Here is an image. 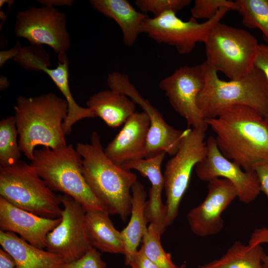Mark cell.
<instances>
[{"label":"cell","mask_w":268,"mask_h":268,"mask_svg":"<svg viewBox=\"0 0 268 268\" xmlns=\"http://www.w3.org/2000/svg\"><path fill=\"white\" fill-rule=\"evenodd\" d=\"M89 2L95 10L117 23L127 46H133L143 33V24L149 16L137 11L127 0H91Z\"/></svg>","instance_id":"cell-21"},{"label":"cell","mask_w":268,"mask_h":268,"mask_svg":"<svg viewBox=\"0 0 268 268\" xmlns=\"http://www.w3.org/2000/svg\"><path fill=\"white\" fill-rule=\"evenodd\" d=\"M147 195L143 185L136 181L132 188V208L130 221L121 231L125 248V262L129 265L147 230L145 213Z\"/></svg>","instance_id":"cell-23"},{"label":"cell","mask_w":268,"mask_h":268,"mask_svg":"<svg viewBox=\"0 0 268 268\" xmlns=\"http://www.w3.org/2000/svg\"><path fill=\"white\" fill-rule=\"evenodd\" d=\"M180 268H187L186 263L184 262L180 266Z\"/></svg>","instance_id":"cell-41"},{"label":"cell","mask_w":268,"mask_h":268,"mask_svg":"<svg viewBox=\"0 0 268 268\" xmlns=\"http://www.w3.org/2000/svg\"><path fill=\"white\" fill-rule=\"evenodd\" d=\"M204 44L205 63L231 80L246 76L255 67L259 44L247 31L220 21L211 29Z\"/></svg>","instance_id":"cell-7"},{"label":"cell","mask_w":268,"mask_h":268,"mask_svg":"<svg viewBox=\"0 0 268 268\" xmlns=\"http://www.w3.org/2000/svg\"><path fill=\"white\" fill-rule=\"evenodd\" d=\"M30 164L52 191L72 197L85 211H106L86 183L82 172V157L71 144L55 149H35Z\"/></svg>","instance_id":"cell-5"},{"label":"cell","mask_w":268,"mask_h":268,"mask_svg":"<svg viewBox=\"0 0 268 268\" xmlns=\"http://www.w3.org/2000/svg\"><path fill=\"white\" fill-rule=\"evenodd\" d=\"M76 149L82 157L83 175L93 194L110 215L118 214L126 222L136 175L107 157L96 132L91 134L90 143L77 142Z\"/></svg>","instance_id":"cell-2"},{"label":"cell","mask_w":268,"mask_h":268,"mask_svg":"<svg viewBox=\"0 0 268 268\" xmlns=\"http://www.w3.org/2000/svg\"><path fill=\"white\" fill-rule=\"evenodd\" d=\"M254 171L258 177L261 191L265 193L268 199V162L257 166Z\"/></svg>","instance_id":"cell-35"},{"label":"cell","mask_w":268,"mask_h":268,"mask_svg":"<svg viewBox=\"0 0 268 268\" xmlns=\"http://www.w3.org/2000/svg\"><path fill=\"white\" fill-rule=\"evenodd\" d=\"M38 1L42 5L54 6H71L73 3V0H41Z\"/></svg>","instance_id":"cell-38"},{"label":"cell","mask_w":268,"mask_h":268,"mask_svg":"<svg viewBox=\"0 0 268 268\" xmlns=\"http://www.w3.org/2000/svg\"><path fill=\"white\" fill-rule=\"evenodd\" d=\"M87 108L95 117L101 119L111 128L124 125L135 112V104L126 95L111 89L98 92L86 102Z\"/></svg>","instance_id":"cell-22"},{"label":"cell","mask_w":268,"mask_h":268,"mask_svg":"<svg viewBox=\"0 0 268 268\" xmlns=\"http://www.w3.org/2000/svg\"><path fill=\"white\" fill-rule=\"evenodd\" d=\"M166 153L162 152L154 156L128 162L122 165L124 168L137 171L148 178L151 187L146 201L145 213L148 222L156 225L163 234L165 225V204L162 202V193L164 189V177L161 165Z\"/></svg>","instance_id":"cell-19"},{"label":"cell","mask_w":268,"mask_h":268,"mask_svg":"<svg viewBox=\"0 0 268 268\" xmlns=\"http://www.w3.org/2000/svg\"><path fill=\"white\" fill-rule=\"evenodd\" d=\"M109 215L105 210L86 211L85 223L89 239L93 247L102 252L124 255L121 231L115 228Z\"/></svg>","instance_id":"cell-24"},{"label":"cell","mask_w":268,"mask_h":268,"mask_svg":"<svg viewBox=\"0 0 268 268\" xmlns=\"http://www.w3.org/2000/svg\"><path fill=\"white\" fill-rule=\"evenodd\" d=\"M265 254L261 245H245L236 241L221 257L199 268H264Z\"/></svg>","instance_id":"cell-25"},{"label":"cell","mask_w":268,"mask_h":268,"mask_svg":"<svg viewBox=\"0 0 268 268\" xmlns=\"http://www.w3.org/2000/svg\"><path fill=\"white\" fill-rule=\"evenodd\" d=\"M161 235L158 227L150 223L143 237L140 248L146 257L159 268H180L173 262L171 254L164 250L160 242Z\"/></svg>","instance_id":"cell-28"},{"label":"cell","mask_w":268,"mask_h":268,"mask_svg":"<svg viewBox=\"0 0 268 268\" xmlns=\"http://www.w3.org/2000/svg\"><path fill=\"white\" fill-rule=\"evenodd\" d=\"M205 132L191 128L182 140L177 153L166 164L163 177L166 227L178 216L180 203L188 187L193 169L206 155Z\"/></svg>","instance_id":"cell-8"},{"label":"cell","mask_w":268,"mask_h":268,"mask_svg":"<svg viewBox=\"0 0 268 268\" xmlns=\"http://www.w3.org/2000/svg\"><path fill=\"white\" fill-rule=\"evenodd\" d=\"M204 83L203 63L184 66L159 83L174 109L187 121L189 128L206 131L208 126L199 109L197 100Z\"/></svg>","instance_id":"cell-12"},{"label":"cell","mask_w":268,"mask_h":268,"mask_svg":"<svg viewBox=\"0 0 268 268\" xmlns=\"http://www.w3.org/2000/svg\"><path fill=\"white\" fill-rule=\"evenodd\" d=\"M230 10L222 7L212 18L202 23L193 17L184 21L176 12L167 11L156 17H148L143 24L142 31L156 42L173 46L180 54H188L198 43H204L211 29Z\"/></svg>","instance_id":"cell-10"},{"label":"cell","mask_w":268,"mask_h":268,"mask_svg":"<svg viewBox=\"0 0 268 268\" xmlns=\"http://www.w3.org/2000/svg\"><path fill=\"white\" fill-rule=\"evenodd\" d=\"M149 126L150 119L147 114L143 111L135 112L104 149L105 154L120 166L145 158Z\"/></svg>","instance_id":"cell-18"},{"label":"cell","mask_w":268,"mask_h":268,"mask_svg":"<svg viewBox=\"0 0 268 268\" xmlns=\"http://www.w3.org/2000/svg\"><path fill=\"white\" fill-rule=\"evenodd\" d=\"M191 2L190 0H136L134 4L142 13H151L156 17L167 11L177 13Z\"/></svg>","instance_id":"cell-29"},{"label":"cell","mask_w":268,"mask_h":268,"mask_svg":"<svg viewBox=\"0 0 268 268\" xmlns=\"http://www.w3.org/2000/svg\"><path fill=\"white\" fill-rule=\"evenodd\" d=\"M221 153L246 171L268 162V129L264 116L247 106H231L206 120Z\"/></svg>","instance_id":"cell-1"},{"label":"cell","mask_w":268,"mask_h":268,"mask_svg":"<svg viewBox=\"0 0 268 268\" xmlns=\"http://www.w3.org/2000/svg\"><path fill=\"white\" fill-rule=\"evenodd\" d=\"M129 266L132 268H159L146 257L141 248L136 252Z\"/></svg>","instance_id":"cell-34"},{"label":"cell","mask_w":268,"mask_h":268,"mask_svg":"<svg viewBox=\"0 0 268 268\" xmlns=\"http://www.w3.org/2000/svg\"><path fill=\"white\" fill-rule=\"evenodd\" d=\"M14 31L32 46L46 45L58 55V61L67 59L66 52L70 46L65 14L54 7H30L18 11Z\"/></svg>","instance_id":"cell-9"},{"label":"cell","mask_w":268,"mask_h":268,"mask_svg":"<svg viewBox=\"0 0 268 268\" xmlns=\"http://www.w3.org/2000/svg\"><path fill=\"white\" fill-rule=\"evenodd\" d=\"M22 47L19 42H17L11 49L1 51L0 52V67H2L4 64L10 59H13L17 55L19 50Z\"/></svg>","instance_id":"cell-36"},{"label":"cell","mask_w":268,"mask_h":268,"mask_svg":"<svg viewBox=\"0 0 268 268\" xmlns=\"http://www.w3.org/2000/svg\"><path fill=\"white\" fill-rule=\"evenodd\" d=\"M63 208L59 224L47 235L46 250L70 263L81 258L92 248L87 234L85 210L72 197L58 195Z\"/></svg>","instance_id":"cell-13"},{"label":"cell","mask_w":268,"mask_h":268,"mask_svg":"<svg viewBox=\"0 0 268 268\" xmlns=\"http://www.w3.org/2000/svg\"><path fill=\"white\" fill-rule=\"evenodd\" d=\"M0 195L12 205L50 219L61 217L63 209L56 195L30 164L19 160L0 166Z\"/></svg>","instance_id":"cell-6"},{"label":"cell","mask_w":268,"mask_h":268,"mask_svg":"<svg viewBox=\"0 0 268 268\" xmlns=\"http://www.w3.org/2000/svg\"><path fill=\"white\" fill-rule=\"evenodd\" d=\"M242 23L249 28H258L268 43V0H236Z\"/></svg>","instance_id":"cell-26"},{"label":"cell","mask_w":268,"mask_h":268,"mask_svg":"<svg viewBox=\"0 0 268 268\" xmlns=\"http://www.w3.org/2000/svg\"><path fill=\"white\" fill-rule=\"evenodd\" d=\"M237 10L235 1L230 0H195L191 9L192 17L195 19L209 20L214 16L222 7Z\"/></svg>","instance_id":"cell-30"},{"label":"cell","mask_w":268,"mask_h":268,"mask_svg":"<svg viewBox=\"0 0 268 268\" xmlns=\"http://www.w3.org/2000/svg\"><path fill=\"white\" fill-rule=\"evenodd\" d=\"M13 258L3 249H0V268H14Z\"/></svg>","instance_id":"cell-37"},{"label":"cell","mask_w":268,"mask_h":268,"mask_svg":"<svg viewBox=\"0 0 268 268\" xmlns=\"http://www.w3.org/2000/svg\"><path fill=\"white\" fill-rule=\"evenodd\" d=\"M264 121L265 123L266 124V126L267 127L268 129V114H267L265 117H264Z\"/></svg>","instance_id":"cell-40"},{"label":"cell","mask_w":268,"mask_h":268,"mask_svg":"<svg viewBox=\"0 0 268 268\" xmlns=\"http://www.w3.org/2000/svg\"><path fill=\"white\" fill-rule=\"evenodd\" d=\"M254 67L263 73L268 85V44H259Z\"/></svg>","instance_id":"cell-32"},{"label":"cell","mask_w":268,"mask_h":268,"mask_svg":"<svg viewBox=\"0 0 268 268\" xmlns=\"http://www.w3.org/2000/svg\"><path fill=\"white\" fill-rule=\"evenodd\" d=\"M61 217H42L17 207L0 197V228L18 234L31 245L43 249L48 234L60 222Z\"/></svg>","instance_id":"cell-17"},{"label":"cell","mask_w":268,"mask_h":268,"mask_svg":"<svg viewBox=\"0 0 268 268\" xmlns=\"http://www.w3.org/2000/svg\"><path fill=\"white\" fill-rule=\"evenodd\" d=\"M19 148L27 158H34L35 147L52 149L67 145L63 124L68 113L65 99L49 92L17 98L14 107Z\"/></svg>","instance_id":"cell-3"},{"label":"cell","mask_w":268,"mask_h":268,"mask_svg":"<svg viewBox=\"0 0 268 268\" xmlns=\"http://www.w3.org/2000/svg\"><path fill=\"white\" fill-rule=\"evenodd\" d=\"M268 244V227L255 229L252 234L248 244L255 245ZM264 268H268V254H265L262 261Z\"/></svg>","instance_id":"cell-33"},{"label":"cell","mask_w":268,"mask_h":268,"mask_svg":"<svg viewBox=\"0 0 268 268\" xmlns=\"http://www.w3.org/2000/svg\"><path fill=\"white\" fill-rule=\"evenodd\" d=\"M204 85L197 104L206 120L215 118L236 105L250 107L264 117L268 114V85L263 73L254 67L246 76L228 81L219 78L217 71L203 63Z\"/></svg>","instance_id":"cell-4"},{"label":"cell","mask_w":268,"mask_h":268,"mask_svg":"<svg viewBox=\"0 0 268 268\" xmlns=\"http://www.w3.org/2000/svg\"><path fill=\"white\" fill-rule=\"evenodd\" d=\"M0 244L15 262L14 268H66L60 256L38 248L11 232L0 230Z\"/></svg>","instance_id":"cell-20"},{"label":"cell","mask_w":268,"mask_h":268,"mask_svg":"<svg viewBox=\"0 0 268 268\" xmlns=\"http://www.w3.org/2000/svg\"><path fill=\"white\" fill-rule=\"evenodd\" d=\"M47 53L41 46L21 47L13 60L27 69L41 70L47 73L63 94L68 104V113L63 124L65 135L70 134L73 126L85 118H95L88 108L78 105L71 94L69 85L68 61L58 62L56 67L51 68Z\"/></svg>","instance_id":"cell-15"},{"label":"cell","mask_w":268,"mask_h":268,"mask_svg":"<svg viewBox=\"0 0 268 268\" xmlns=\"http://www.w3.org/2000/svg\"><path fill=\"white\" fill-rule=\"evenodd\" d=\"M208 183L206 197L187 215L192 231L202 237L215 235L222 229V213L237 198L236 188L227 180L217 178Z\"/></svg>","instance_id":"cell-16"},{"label":"cell","mask_w":268,"mask_h":268,"mask_svg":"<svg viewBox=\"0 0 268 268\" xmlns=\"http://www.w3.org/2000/svg\"><path fill=\"white\" fill-rule=\"evenodd\" d=\"M206 143V155L195 168L199 179L206 182L217 178L225 179L235 187L241 202L248 203L254 201L261 192L255 171H246L226 158L219 150L214 137L209 136Z\"/></svg>","instance_id":"cell-14"},{"label":"cell","mask_w":268,"mask_h":268,"mask_svg":"<svg viewBox=\"0 0 268 268\" xmlns=\"http://www.w3.org/2000/svg\"><path fill=\"white\" fill-rule=\"evenodd\" d=\"M16 120L9 116L0 122V166L12 165L20 160L19 148Z\"/></svg>","instance_id":"cell-27"},{"label":"cell","mask_w":268,"mask_h":268,"mask_svg":"<svg viewBox=\"0 0 268 268\" xmlns=\"http://www.w3.org/2000/svg\"><path fill=\"white\" fill-rule=\"evenodd\" d=\"M101 254L94 247L88 250L81 258L68 263L66 268H106Z\"/></svg>","instance_id":"cell-31"},{"label":"cell","mask_w":268,"mask_h":268,"mask_svg":"<svg viewBox=\"0 0 268 268\" xmlns=\"http://www.w3.org/2000/svg\"><path fill=\"white\" fill-rule=\"evenodd\" d=\"M107 83L110 89L129 97L135 104L139 105L148 116L150 126L145 158L154 156L162 152L174 156L191 128L177 130L168 125L158 110L140 95L126 74L117 71L109 73Z\"/></svg>","instance_id":"cell-11"},{"label":"cell","mask_w":268,"mask_h":268,"mask_svg":"<svg viewBox=\"0 0 268 268\" xmlns=\"http://www.w3.org/2000/svg\"><path fill=\"white\" fill-rule=\"evenodd\" d=\"M9 86V82L7 78L4 76H1L0 79V89L3 90Z\"/></svg>","instance_id":"cell-39"}]
</instances>
